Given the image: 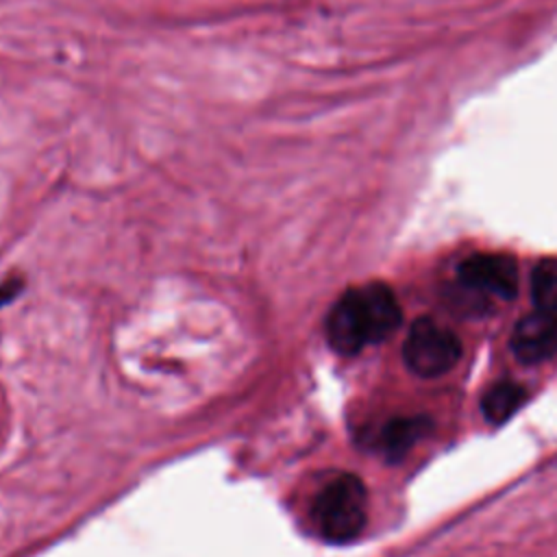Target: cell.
Returning <instances> with one entry per match:
<instances>
[{
	"label": "cell",
	"mask_w": 557,
	"mask_h": 557,
	"mask_svg": "<svg viewBox=\"0 0 557 557\" xmlns=\"http://www.w3.org/2000/svg\"><path fill=\"white\" fill-rule=\"evenodd\" d=\"M403 311L385 283L346 289L326 315V339L339 355H357L368 344L387 339L400 324Z\"/></svg>",
	"instance_id": "obj_1"
},
{
	"label": "cell",
	"mask_w": 557,
	"mask_h": 557,
	"mask_svg": "<svg viewBox=\"0 0 557 557\" xmlns=\"http://www.w3.org/2000/svg\"><path fill=\"white\" fill-rule=\"evenodd\" d=\"M368 494L359 476L337 474L318 492L313 500V522L331 544L352 542L366 527Z\"/></svg>",
	"instance_id": "obj_2"
},
{
	"label": "cell",
	"mask_w": 557,
	"mask_h": 557,
	"mask_svg": "<svg viewBox=\"0 0 557 557\" xmlns=\"http://www.w3.org/2000/svg\"><path fill=\"white\" fill-rule=\"evenodd\" d=\"M403 357L413 374L433 379L448 372L459 361L461 342L444 324L431 318H420L407 333Z\"/></svg>",
	"instance_id": "obj_3"
},
{
	"label": "cell",
	"mask_w": 557,
	"mask_h": 557,
	"mask_svg": "<svg viewBox=\"0 0 557 557\" xmlns=\"http://www.w3.org/2000/svg\"><path fill=\"white\" fill-rule=\"evenodd\" d=\"M459 281L474 292L513 298L518 292V265L505 252H476L457 268Z\"/></svg>",
	"instance_id": "obj_4"
},
{
	"label": "cell",
	"mask_w": 557,
	"mask_h": 557,
	"mask_svg": "<svg viewBox=\"0 0 557 557\" xmlns=\"http://www.w3.org/2000/svg\"><path fill=\"white\" fill-rule=\"evenodd\" d=\"M511 348L524 363H537L557 352V311L533 309L518 320L511 333Z\"/></svg>",
	"instance_id": "obj_5"
},
{
	"label": "cell",
	"mask_w": 557,
	"mask_h": 557,
	"mask_svg": "<svg viewBox=\"0 0 557 557\" xmlns=\"http://www.w3.org/2000/svg\"><path fill=\"white\" fill-rule=\"evenodd\" d=\"M429 429L431 420L426 416H398L381 426L374 437V446L387 461H398L422 435L429 433Z\"/></svg>",
	"instance_id": "obj_6"
},
{
	"label": "cell",
	"mask_w": 557,
	"mask_h": 557,
	"mask_svg": "<svg viewBox=\"0 0 557 557\" xmlns=\"http://www.w3.org/2000/svg\"><path fill=\"white\" fill-rule=\"evenodd\" d=\"M524 387L516 381H498L492 387H487V392L483 394L481 400V409L485 420H490L492 424H503L505 420H509L520 405L524 403Z\"/></svg>",
	"instance_id": "obj_7"
},
{
	"label": "cell",
	"mask_w": 557,
	"mask_h": 557,
	"mask_svg": "<svg viewBox=\"0 0 557 557\" xmlns=\"http://www.w3.org/2000/svg\"><path fill=\"white\" fill-rule=\"evenodd\" d=\"M531 296L537 309L557 311V261L546 259L531 274Z\"/></svg>",
	"instance_id": "obj_8"
},
{
	"label": "cell",
	"mask_w": 557,
	"mask_h": 557,
	"mask_svg": "<svg viewBox=\"0 0 557 557\" xmlns=\"http://www.w3.org/2000/svg\"><path fill=\"white\" fill-rule=\"evenodd\" d=\"M22 289H24V281L20 276H11L7 281H2L0 283V307L15 300Z\"/></svg>",
	"instance_id": "obj_9"
}]
</instances>
